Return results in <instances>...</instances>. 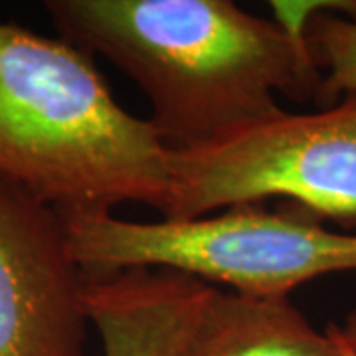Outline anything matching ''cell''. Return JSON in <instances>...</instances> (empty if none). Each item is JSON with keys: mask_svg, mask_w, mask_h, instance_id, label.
I'll return each mask as SVG.
<instances>
[{"mask_svg": "<svg viewBox=\"0 0 356 356\" xmlns=\"http://www.w3.org/2000/svg\"><path fill=\"white\" fill-rule=\"evenodd\" d=\"M161 220H196L285 198L356 228V91L315 113H289L212 145L170 151Z\"/></svg>", "mask_w": 356, "mask_h": 356, "instance_id": "cell-4", "label": "cell"}, {"mask_svg": "<svg viewBox=\"0 0 356 356\" xmlns=\"http://www.w3.org/2000/svg\"><path fill=\"white\" fill-rule=\"evenodd\" d=\"M86 285L62 216L0 180V356H83Z\"/></svg>", "mask_w": 356, "mask_h": 356, "instance_id": "cell-5", "label": "cell"}, {"mask_svg": "<svg viewBox=\"0 0 356 356\" xmlns=\"http://www.w3.org/2000/svg\"><path fill=\"white\" fill-rule=\"evenodd\" d=\"M277 22L301 32L311 64L323 77L318 109L356 91V0L271 2Z\"/></svg>", "mask_w": 356, "mask_h": 356, "instance_id": "cell-8", "label": "cell"}, {"mask_svg": "<svg viewBox=\"0 0 356 356\" xmlns=\"http://www.w3.org/2000/svg\"><path fill=\"white\" fill-rule=\"evenodd\" d=\"M327 329H329V331L334 334L337 343H339V346H341V353H343V356H356V348H353L350 344L344 341L343 334H341V329H339V325H334V323H329V325H327Z\"/></svg>", "mask_w": 356, "mask_h": 356, "instance_id": "cell-10", "label": "cell"}, {"mask_svg": "<svg viewBox=\"0 0 356 356\" xmlns=\"http://www.w3.org/2000/svg\"><path fill=\"white\" fill-rule=\"evenodd\" d=\"M339 329H341V334H343V339L346 343L350 344L353 348H356V309L353 313H348L346 318H344V325L341 327L339 325Z\"/></svg>", "mask_w": 356, "mask_h": 356, "instance_id": "cell-9", "label": "cell"}, {"mask_svg": "<svg viewBox=\"0 0 356 356\" xmlns=\"http://www.w3.org/2000/svg\"><path fill=\"white\" fill-rule=\"evenodd\" d=\"M67 250L88 277L165 267L254 297H289L307 281L356 271V232L325 228L295 202L243 204L196 220L133 222L60 214Z\"/></svg>", "mask_w": 356, "mask_h": 356, "instance_id": "cell-3", "label": "cell"}, {"mask_svg": "<svg viewBox=\"0 0 356 356\" xmlns=\"http://www.w3.org/2000/svg\"><path fill=\"white\" fill-rule=\"evenodd\" d=\"M175 356H343L289 297H254L216 287Z\"/></svg>", "mask_w": 356, "mask_h": 356, "instance_id": "cell-7", "label": "cell"}, {"mask_svg": "<svg viewBox=\"0 0 356 356\" xmlns=\"http://www.w3.org/2000/svg\"><path fill=\"white\" fill-rule=\"evenodd\" d=\"M170 149L113 97L93 56L0 22V180L58 214H165Z\"/></svg>", "mask_w": 356, "mask_h": 356, "instance_id": "cell-2", "label": "cell"}, {"mask_svg": "<svg viewBox=\"0 0 356 356\" xmlns=\"http://www.w3.org/2000/svg\"><path fill=\"white\" fill-rule=\"evenodd\" d=\"M214 291L175 269L131 267L88 277L86 309L103 356H175Z\"/></svg>", "mask_w": 356, "mask_h": 356, "instance_id": "cell-6", "label": "cell"}, {"mask_svg": "<svg viewBox=\"0 0 356 356\" xmlns=\"http://www.w3.org/2000/svg\"><path fill=\"white\" fill-rule=\"evenodd\" d=\"M60 38L139 86L170 151L212 145L315 102L323 77L303 36L229 0H46Z\"/></svg>", "mask_w": 356, "mask_h": 356, "instance_id": "cell-1", "label": "cell"}]
</instances>
